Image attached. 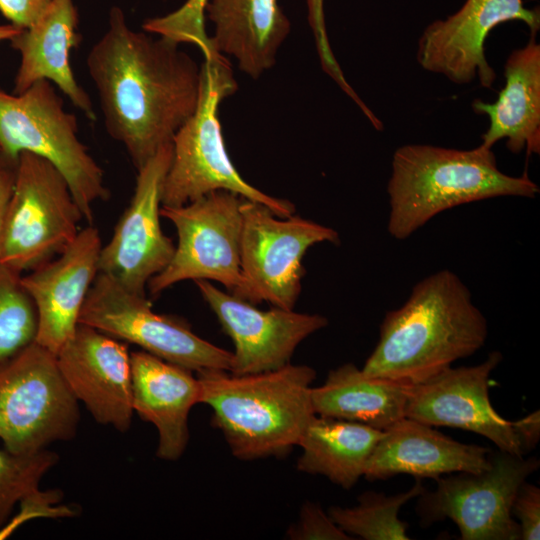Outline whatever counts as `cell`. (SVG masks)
<instances>
[{
	"mask_svg": "<svg viewBox=\"0 0 540 540\" xmlns=\"http://www.w3.org/2000/svg\"><path fill=\"white\" fill-rule=\"evenodd\" d=\"M132 406L158 431L157 457L177 460L189 441L188 416L200 403V384L193 371L143 350L130 353Z\"/></svg>",
	"mask_w": 540,
	"mask_h": 540,
	"instance_id": "cell-21",
	"label": "cell"
},
{
	"mask_svg": "<svg viewBox=\"0 0 540 540\" xmlns=\"http://www.w3.org/2000/svg\"><path fill=\"white\" fill-rule=\"evenodd\" d=\"M424 489L421 479L416 478L414 485L405 492L385 495L367 491L358 497L356 506H332L328 514L351 537L365 540H409L408 524L399 518V512Z\"/></svg>",
	"mask_w": 540,
	"mask_h": 540,
	"instance_id": "cell-26",
	"label": "cell"
},
{
	"mask_svg": "<svg viewBox=\"0 0 540 540\" xmlns=\"http://www.w3.org/2000/svg\"><path fill=\"white\" fill-rule=\"evenodd\" d=\"M172 150V143L163 146L137 170L130 203L100 252L99 272L142 296H146L149 280L168 265L175 250L160 224L162 186Z\"/></svg>",
	"mask_w": 540,
	"mask_h": 540,
	"instance_id": "cell-14",
	"label": "cell"
},
{
	"mask_svg": "<svg viewBox=\"0 0 540 540\" xmlns=\"http://www.w3.org/2000/svg\"><path fill=\"white\" fill-rule=\"evenodd\" d=\"M58 460L56 453L46 449L32 454L0 449V530L16 504L39 489L41 479Z\"/></svg>",
	"mask_w": 540,
	"mask_h": 540,
	"instance_id": "cell-28",
	"label": "cell"
},
{
	"mask_svg": "<svg viewBox=\"0 0 540 540\" xmlns=\"http://www.w3.org/2000/svg\"><path fill=\"white\" fill-rule=\"evenodd\" d=\"M208 0H188L179 10L193 19H204V9Z\"/></svg>",
	"mask_w": 540,
	"mask_h": 540,
	"instance_id": "cell-35",
	"label": "cell"
},
{
	"mask_svg": "<svg viewBox=\"0 0 540 540\" xmlns=\"http://www.w3.org/2000/svg\"><path fill=\"white\" fill-rule=\"evenodd\" d=\"M78 121L48 80L19 94L0 87V159L16 164L21 152L39 155L66 178L84 220L92 224L94 206L109 199L104 172L78 136Z\"/></svg>",
	"mask_w": 540,
	"mask_h": 540,
	"instance_id": "cell-6",
	"label": "cell"
},
{
	"mask_svg": "<svg viewBox=\"0 0 540 540\" xmlns=\"http://www.w3.org/2000/svg\"><path fill=\"white\" fill-rule=\"evenodd\" d=\"M505 86L494 103L476 99L472 108L489 118L481 146L491 149L507 139L514 153L540 151V45L534 35L520 49L514 50L504 66Z\"/></svg>",
	"mask_w": 540,
	"mask_h": 540,
	"instance_id": "cell-23",
	"label": "cell"
},
{
	"mask_svg": "<svg viewBox=\"0 0 540 540\" xmlns=\"http://www.w3.org/2000/svg\"><path fill=\"white\" fill-rule=\"evenodd\" d=\"M20 274L0 262V364L35 341L37 314Z\"/></svg>",
	"mask_w": 540,
	"mask_h": 540,
	"instance_id": "cell-27",
	"label": "cell"
},
{
	"mask_svg": "<svg viewBox=\"0 0 540 540\" xmlns=\"http://www.w3.org/2000/svg\"><path fill=\"white\" fill-rule=\"evenodd\" d=\"M490 462L482 472L444 475L435 480V490L424 489L416 505L421 525L450 519L462 540H519L511 507L521 484L538 470L539 459L497 449Z\"/></svg>",
	"mask_w": 540,
	"mask_h": 540,
	"instance_id": "cell-11",
	"label": "cell"
},
{
	"mask_svg": "<svg viewBox=\"0 0 540 540\" xmlns=\"http://www.w3.org/2000/svg\"><path fill=\"white\" fill-rule=\"evenodd\" d=\"M511 20L523 21L532 35L540 27L539 10L527 9L522 0H466L455 14L424 30L417 60L425 70L456 84L478 77L483 87L491 88L496 74L485 57V39L498 24Z\"/></svg>",
	"mask_w": 540,
	"mask_h": 540,
	"instance_id": "cell-16",
	"label": "cell"
},
{
	"mask_svg": "<svg viewBox=\"0 0 540 540\" xmlns=\"http://www.w3.org/2000/svg\"><path fill=\"white\" fill-rule=\"evenodd\" d=\"M502 358L499 351H492L480 364L450 366L409 386L405 417L432 427L470 431L489 439L501 451L524 456L539 440V411L517 421H508L496 412L489 397V382Z\"/></svg>",
	"mask_w": 540,
	"mask_h": 540,
	"instance_id": "cell-10",
	"label": "cell"
},
{
	"mask_svg": "<svg viewBox=\"0 0 540 540\" xmlns=\"http://www.w3.org/2000/svg\"><path fill=\"white\" fill-rule=\"evenodd\" d=\"M487 337V319L467 286L453 271L439 270L420 280L401 307L385 314L378 343L361 370L414 386L473 355Z\"/></svg>",
	"mask_w": 540,
	"mask_h": 540,
	"instance_id": "cell-2",
	"label": "cell"
},
{
	"mask_svg": "<svg viewBox=\"0 0 540 540\" xmlns=\"http://www.w3.org/2000/svg\"><path fill=\"white\" fill-rule=\"evenodd\" d=\"M0 166H1V160H0Z\"/></svg>",
	"mask_w": 540,
	"mask_h": 540,
	"instance_id": "cell-37",
	"label": "cell"
},
{
	"mask_svg": "<svg viewBox=\"0 0 540 540\" xmlns=\"http://www.w3.org/2000/svg\"><path fill=\"white\" fill-rule=\"evenodd\" d=\"M50 0H0L1 14L13 25L28 28L42 14Z\"/></svg>",
	"mask_w": 540,
	"mask_h": 540,
	"instance_id": "cell-33",
	"label": "cell"
},
{
	"mask_svg": "<svg viewBox=\"0 0 540 540\" xmlns=\"http://www.w3.org/2000/svg\"><path fill=\"white\" fill-rule=\"evenodd\" d=\"M1 160L0 166V235L4 220V215L7 207V203L12 191L14 177H15V164L8 163Z\"/></svg>",
	"mask_w": 540,
	"mask_h": 540,
	"instance_id": "cell-34",
	"label": "cell"
},
{
	"mask_svg": "<svg viewBox=\"0 0 540 540\" xmlns=\"http://www.w3.org/2000/svg\"><path fill=\"white\" fill-rule=\"evenodd\" d=\"M384 431L358 422L315 415L297 446L301 472L322 475L344 489L364 476L367 461Z\"/></svg>",
	"mask_w": 540,
	"mask_h": 540,
	"instance_id": "cell-25",
	"label": "cell"
},
{
	"mask_svg": "<svg viewBox=\"0 0 540 540\" xmlns=\"http://www.w3.org/2000/svg\"><path fill=\"white\" fill-rule=\"evenodd\" d=\"M240 209L245 300L294 309L302 288L306 251L317 243H338L337 231L294 214L278 217L267 206L246 198H242Z\"/></svg>",
	"mask_w": 540,
	"mask_h": 540,
	"instance_id": "cell-13",
	"label": "cell"
},
{
	"mask_svg": "<svg viewBox=\"0 0 540 540\" xmlns=\"http://www.w3.org/2000/svg\"><path fill=\"white\" fill-rule=\"evenodd\" d=\"M78 23L73 0H50L38 19L9 41L20 55L13 93H22L36 81L48 80L95 121L92 101L78 84L70 63L71 50L81 40Z\"/></svg>",
	"mask_w": 540,
	"mask_h": 540,
	"instance_id": "cell-20",
	"label": "cell"
},
{
	"mask_svg": "<svg viewBox=\"0 0 540 540\" xmlns=\"http://www.w3.org/2000/svg\"><path fill=\"white\" fill-rule=\"evenodd\" d=\"M200 403L212 409L231 453L241 460L286 455L316 415L311 401L316 371L287 364L260 373L197 372Z\"/></svg>",
	"mask_w": 540,
	"mask_h": 540,
	"instance_id": "cell-3",
	"label": "cell"
},
{
	"mask_svg": "<svg viewBox=\"0 0 540 540\" xmlns=\"http://www.w3.org/2000/svg\"><path fill=\"white\" fill-rule=\"evenodd\" d=\"M204 13L214 25L215 49L253 79L273 67L291 29L279 0H208Z\"/></svg>",
	"mask_w": 540,
	"mask_h": 540,
	"instance_id": "cell-22",
	"label": "cell"
},
{
	"mask_svg": "<svg viewBox=\"0 0 540 540\" xmlns=\"http://www.w3.org/2000/svg\"><path fill=\"white\" fill-rule=\"evenodd\" d=\"M62 499L58 490L42 492L39 489L26 496L19 504L20 512L0 530V539L9 536L19 525L34 517H69L75 515V510L56 506Z\"/></svg>",
	"mask_w": 540,
	"mask_h": 540,
	"instance_id": "cell-30",
	"label": "cell"
},
{
	"mask_svg": "<svg viewBox=\"0 0 540 540\" xmlns=\"http://www.w3.org/2000/svg\"><path fill=\"white\" fill-rule=\"evenodd\" d=\"M79 323L196 373L231 370L232 352L202 339L182 320L155 313L146 296L128 291L106 273L98 272Z\"/></svg>",
	"mask_w": 540,
	"mask_h": 540,
	"instance_id": "cell-12",
	"label": "cell"
},
{
	"mask_svg": "<svg viewBox=\"0 0 540 540\" xmlns=\"http://www.w3.org/2000/svg\"><path fill=\"white\" fill-rule=\"evenodd\" d=\"M408 389L346 363L331 370L321 386L311 388V401L316 415L384 431L405 417Z\"/></svg>",
	"mask_w": 540,
	"mask_h": 540,
	"instance_id": "cell-24",
	"label": "cell"
},
{
	"mask_svg": "<svg viewBox=\"0 0 540 540\" xmlns=\"http://www.w3.org/2000/svg\"><path fill=\"white\" fill-rule=\"evenodd\" d=\"M306 1L308 7V21L315 34L323 68L332 77H337L341 74V70L329 48L324 22L323 0Z\"/></svg>",
	"mask_w": 540,
	"mask_h": 540,
	"instance_id": "cell-32",
	"label": "cell"
},
{
	"mask_svg": "<svg viewBox=\"0 0 540 540\" xmlns=\"http://www.w3.org/2000/svg\"><path fill=\"white\" fill-rule=\"evenodd\" d=\"M287 536L294 540H350L320 505L306 502L302 505L297 523L291 526Z\"/></svg>",
	"mask_w": 540,
	"mask_h": 540,
	"instance_id": "cell-29",
	"label": "cell"
},
{
	"mask_svg": "<svg viewBox=\"0 0 540 540\" xmlns=\"http://www.w3.org/2000/svg\"><path fill=\"white\" fill-rule=\"evenodd\" d=\"M387 192V230L404 240L445 210L501 196L534 198L539 187L526 174L503 173L492 150L481 145L457 150L409 144L394 152Z\"/></svg>",
	"mask_w": 540,
	"mask_h": 540,
	"instance_id": "cell-4",
	"label": "cell"
},
{
	"mask_svg": "<svg viewBox=\"0 0 540 540\" xmlns=\"http://www.w3.org/2000/svg\"><path fill=\"white\" fill-rule=\"evenodd\" d=\"M201 296L234 344L230 372L236 375L276 370L290 363L297 346L328 325L320 314L273 306L261 310L208 280H196Z\"/></svg>",
	"mask_w": 540,
	"mask_h": 540,
	"instance_id": "cell-15",
	"label": "cell"
},
{
	"mask_svg": "<svg viewBox=\"0 0 540 540\" xmlns=\"http://www.w3.org/2000/svg\"><path fill=\"white\" fill-rule=\"evenodd\" d=\"M87 69L106 131L136 170L172 143L199 102L201 66L178 43L132 30L118 6L89 51Z\"/></svg>",
	"mask_w": 540,
	"mask_h": 540,
	"instance_id": "cell-1",
	"label": "cell"
},
{
	"mask_svg": "<svg viewBox=\"0 0 540 540\" xmlns=\"http://www.w3.org/2000/svg\"><path fill=\"white\" fill-rule=\"evenodd\" d=\"M100 233L80 229L56 257L21 276L37 314L35 342L56 355L72 337L88 292L99 272Z\"/></svg>",
	"mask_w": 540,
	"mask_h": 540,
	"instance_id": "cell-18",
	"label": "cell"
},
{
	"mask_svg": "<svg viewBox=\"0 0 540 540\" xmlns=\"http://www.w3.org/2000/svg\"><path fill=\"white\" fill-rule=\"evenodd\" d=\"M56 360L71 392L98 423L129 429L134 410L127 343L79 323Z\"/></svg>",
	"mask_w": 540,
	"mask_h": 540,
	"instance_id": "cell-17",
	"label": "cell"
},
{
	"mask_svg": "<svg viewBox=\"0 0 540 540\" xmlns=\"http://www.w3.org/2000/svg\"><path fill=\"white\" fill-rule=\"evenodd\" d=\"M241 196L217 190L182 206H161L160 215L175 226L178 242L168 265L147 288L156 296L185 280H213L245 300L240 264Z\"/></svg>",
	"mask_w": 540,
	"mask_h": 540,
	"instance_id": "cell-9",
	"label": "cell"
},
{
	"mask_svg": "<svg viewBox=\"0 0 540 540\" xmlns=\"http://www.w3.org/2000/svg\"><path fill=\"white\" fill-rule=\"evenodd\" d=\"M80 419L78 400L56 355L33 342L0 364V439L15 454H32L71 440Z\"/></svg>",
	"mask_w": 540,
	"mask_h": 540,
	"instance_id": "cell-8",
	"label": "cell"
},
{
	"mask_svg": "<svg viewBox=\"0 0 540 540\" xmlns=\"http://www.w3.org/2000/svg\"><path fill=\"white\" fill-rule=\"evenodd\" d=\"M203 54L199 102L172 140V159L162 186L161 206H182L213 191L226 190L267 206L278 217L293 215L292 202L253 187L232 164L224 144L218 107L237 90V82L224 55L215 48Z\"/></svg>",
	"mask_w": 540,
	"mask_h": 540,
	"instance_id": "cell-5",
	"label": "cell"
},
{
	"mask_svg": "<svg viewBox=\"0 0 540 540\" xmlns=\"http://www.w3.org/2000/svg\"><path fill=\"white\" fill-rule=\"evenodd\" d=\"M22 28H19L11 23L0 24V42L10 41L14 36L21 32Z\"/></svg>",
	"mask_w": 540,
	"mask_h": 540,
	"instance_id": "cell-36",
	"label": "cell"
},
{
	"mask_svg": "<svg viewBox=\"0 0 540 540\" xmlns=\"http://www.w3.org/2000/svg\"><path fill=\"white\" fill-rule=\"evenodd\" d=\"M82 220L57 167L39 155L21 152L0 235V262L20 275L37 268L74 240Z\"/></svg>",
	"mask_w": 540,
	"mask_h": 540,
	"instance_id": "cell-7",
	"label": "cell"
},
{
	"mask_svg": "<svg viewBox=\"0 0 540 540\" xmlns=\"http://www.w3.org/2000/svg\"><path fill=\"white\" fill-rule=\"evenodd\" d=\"M512 516L517 518L521 540L540 538V488L524 481L516 492Z\"/></svg>",
	"mask_w": 540,
	"mask_h": 540,
	"instance_id": "cell-31",
	"label": "cell"
},
{
	"mask_svg": "<svg viewBox=\"0 0 540 540\" xmlns=\"http://www.w3.org/2000/svg\"><path fill=\"white\" fill-rule=\"evenodd\" d=\"M491 451L459 442L432 426L404 417L384 430L363 477L376 481L408 474L436 480L453 473H478L490 467Z\"/></svg>",
	"mask_w": 540,
	"mask_h": 540,
	"instance_id": "cell-19",
	"label": "cell"
}]
</instances>
